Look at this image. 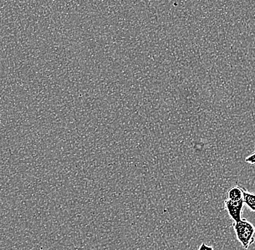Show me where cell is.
Masks as SVG:
<instances>
[{
  "label": "cell",
  "instance_id": "cell-5",
  "mask_svg": "<svg viewBox=\"0 0 255 250\" xmlns=\"http://www.w3.org/2000/svg\"><path fill=\"white\" fill-rule=\"evenodd\" d=\"M245 162L250 165L255 166V151L245 159Z\"/></svg>",
  "mask_w": 255,
  "mask_h": 250
},
{
  "label": "cell",
  "instance_id": "cell-2",
  "mask_svg": "<svg viewBox=\"0 0 255 250\" xmlns=\"http://www.w3.org/2000/svg\"><path fill=\"white\" fill-rule=\"evenodd\" d=\"M224 206L228 214L234 222H237L242 219V213L245 208L243 200L235 202L226 199L224 201Z\"/></svg>",
  "mask_w": 255,
  "mask_h": 250
},
{
  "label": "cell",
  "instance_id": "cell-6",
  "mask_svg": "<svg viewBox=\"0 0 255 250\" xmlns=\"http://www.w3.org/2000/svg\"><path fill=\"white\" fill-rule=\"evenodd\" d=\"M198 250H214V248L211 245H208L206 243H203L199 246Z\"/></svg>",
  "mask_w": 255,
  "mask_h": 250
},
{
  "label": "cell",
  "instance_id": "cell-1",
  "mask_svg": "<svg viewBox=\"0 0 255 250\" xmlns=\"http://www.w3.org/2000/svg\"><path fill=\"white\" fill-rule=\"evenodd\" d=\"M237 240L245 249H248L255 242V227L246 219H242L233 224Z\"/></svg>",
  "mask_w": 255,
  "mask_h": 250
},
{
  "label": "cell",
  "instance_id": "cell-4",
  "mask_svg": "<svg viewBox=\"0 0 255 250\" xmlns=\"http://www.w3.org/2000/svg\"><path fill=\"white\" fill-rule=\"evenodd\" d=\"M243 193H242V188L239 186H234L230 188L228 192V198L231 201H239L242 200Z\"/></svg>",
  "mask_w": 255,
  "mask_h": 250
},
{
  "label": "cell",
  "instance_id": "cell-3",
  "mask_svg": "<svg viewBox=\"0 0 255 250\" xmlns=\"http://www.w3.org/2000/svg\"><path fill=\"white\" fill-rule=\"evenodd\" d=\"M242 193H243L242 200H243L244 204L247 205V208L250 211L255 213V193L249 192L244 188H242Z\"/></svg>",
  "mask_w": 255,
  "mask_h": 250
}]
</instances>
